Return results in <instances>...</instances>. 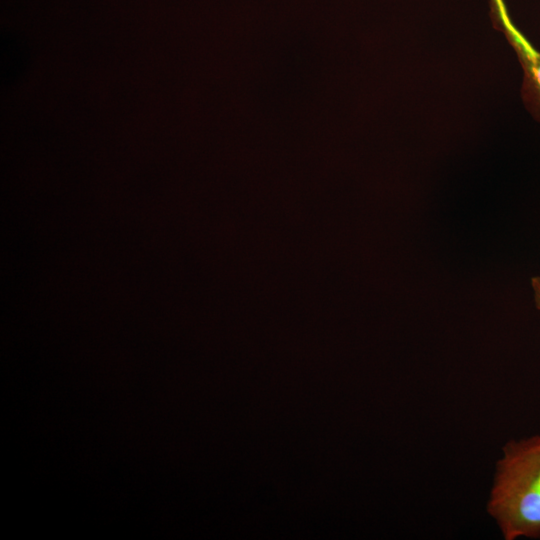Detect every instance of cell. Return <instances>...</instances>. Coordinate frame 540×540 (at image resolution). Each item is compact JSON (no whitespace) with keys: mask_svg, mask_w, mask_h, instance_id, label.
<instances>
[{"mask_svg":"<svg viewBox=\"0 0 540 540\" xmlns=\"http://www.w3.org/2000/svg\"><path fill=\"white\" fill-rule=\"evenodd\" d=\"M496 26L506 35L523 70L521 97L531 115L540 122V51L513 25L503 0H492Z\"/></svg>","mask_w":540,"mask_h":540,"instance_id":"cell-2","label":"cell"},{"mask_svg":"<svg viewBox=\"0 0 540 540\" xmlns=\"http://www.w3.org/2000/svg\"><path fill=\"white\" fill-rule=\"evenodd\" d=\"M531 287L533 290L535 307L540 311V276L531 278Z\"/></svg>","mask_w":540,"mask_h":540,"instance_id":"cell-3","label":"cell"},{"mask_svg":"<svg viewBox=\"0 0 540 540\" xmlns=\"http://www.w3.org/2000/svg\"><path fill=\"white\" fill-rule=\"evenodd\" d=\"M496 462L487 512L505 540L540 538V435L509 440Z\"/></svg>","mask_w":540,"mask_h":540,"instance_id":"cell-1","label":"cell"}]
</instances>
